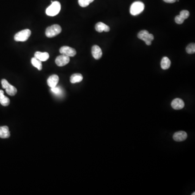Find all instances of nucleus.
Masks as SVG:
<instances>
[{
  "label": "nucleus",
  "instance_id": "obj_12",
  "mask_svg": "<svg viewBox=\"0 0 195 195\" xmlns=\"http://www.w3.org/2000/svg\"><path fill=\"white\" fill-rule=\"evenodd\" d=\"M59 78L57 75L53 74L50 76L47 80V84L50 88L56 87L59 83Z\"/></svg>",
  "mask_w": 195,
  "mask_h": 195
},
{
  "label": "nucleus",
  "instance_id": "obj_9",
  "mask_svg": "<svg viewBox=\"0 0 195 195\" xmlns=\"http://www.w3.org/2000/svg\"><path fill=\"white\" fill-rule=\"evenodd\" d=\"M184 102L179 98L174 99L171 102V106L174 110H181L184 107Z\"/></svg>",
  "mask_w": 195,
  "mask_h": 195
},
{
  "label": "nucleus",
  "instance_id": "obj_6",
  "mask_svg": "<svg viewBox=\"0 0 195 195\" xmlns=\"http://www.w3.org/2000/svg\"><path fill=\"white\" fill-rule=\"evenodd\" d=\"M2 87L6 89L7 93L11 96H14L17 94V89L9 83L6 79H2L1 81Z\"/></svg>",
  "mask_w": 195,
  "mask_h": 195
},
{
  "label": "nucleus",
  "instance_id": "obj_13",
  "mask_svg": "<svg viewBox=\"0 0 195 195\" xmlns=\"http://www.w3.org/2000/svg\"><path fill=\"white\" fill-rule=\"evenodd\" d=\"M34 57L41 61H46L50 58V55L47 52H36L34 54Z\"/></svg>",
  "mask_w": 195,
  "mask_h": 195
},
{
  "label": "nucleus",
  "instance_id": "obj_7",
  "mask_svg": "<svg viewBox=\"0 0 195 195\" xmlns=\"http://www.w3.org/2000/svg\"><path fill=\"white\" fill-rule=\"evenodd\" d=\"M59 51L61 54H64L69 57H73L77 54V52L75 49L69 46H63L61 47Z\"/></svg>",
  "mask_w": 195,
  "mask_h": 195
},
{
  "label": "nucleus",
  "instance_id": "obj_16",
  "mask_svg": "<svg viewBox=\"0 0 195 195\" xmlns=\"http://www.w3.org/2000/svg\"><path fill=\"white\" fill-rule=\"evenodd\" d=\"M0 103L2 106H8L10 104V100L8 98L4 95V92L0 90Z\"/></svg>",
  "mask_w": 195,
  "mask_h": 195
},
{
  "label": "nucleus",
  "instance_id": "obj_19",
  "mask_svg": "<svg viewBox=\"0 0 195 195\" xmlns=\"http://www.w3.org/2000/svg\"><path fill=\"white\" fill-rule=\"evenodd\" d=\"M31 64L33 65L34 66L38 69L39 71H41L42 69V64L41 61H40L39 59H37L36 58H32L31 59Z\"/></svg>",
  "mask_w": 195,
  "mask_h": 195
},
{
  "label": "nucleus",
  "instance_id": "obj_26",
  "mask_svg": "<svg viewBox=\"0 0 195 195\" xmlns=\"http://www.w3.org/2000/svg\"><path fill=\"white\" fill-rule=\"evenodd\" d=\"M195 193H193V194H192V195H195Z\"/></svg>",
  "mask_w": 195,
  "mask_h": 195
},
{
  "label": "nucleus",
  "instance_id": "obj_25",
  "mask_svg": "<svg viewBox=\"0 0 195 195\" xmlns=\"http://www.w3.org/2000/svg\"><path fill=\"white\" fill-rule=\"evenodd\" d=\"M163 1L164 2L169 3H173L176 1V0H163Z\"/></svg>",
  "mask_w": 195,
  "mask_h": 195
},
{
  "label": "nucleus",
  "instance_id": "obj_14",
  "mask_svg": "<svg viewBox=\"0 0 195 195\" xmlns=\"http://www.w3.org/2000/svg\"><path fill=\"white\" fill-rule=\"evenodd\" d=\"M95 29L98 32L102 33V31H105V32H108L110 31V28L109 26L107 25H105V23L102 22H98L96 24L95 26Z\"/></svg>",
  "mask_w": 195,
  "mask_h": 195
},
{
  "label": "nucleus",
  "instance_id": "obj_4",
  "mask_svg": "<svg viewBox=\"0 0 195 195\" xmlns=\"http://www.w3.org/2000/svg\"><path fill=\"white\" fill-rule=\"evenodd\" d=\"M137 36L139 39L145 42L148 46L151 45V42L154 40V36L152 34H150L149 31L145 30L139 31Z\"/></svg>",
  "mask_w": 195,
  "mask_h": 195
},
{
  "label": "nucleus",
  "instance_id": "obj_17",
  "mask_svg": "<svg viewBox=\"0 0 195 195\" xmlns=\"http://www.w3.org/2000/svg\"><path fill=\"white\" fill-rule=\"evenodd\" d=\"M160 64L162 69L164 70H166L170 68L171 66V61L168 57L165 56L162 59Z\"/></svg>",
  "mask_w": 195,
  "mask_h": 195
},
{
  "label": "nucleus",
  "instance_id": "obj_20",
  "mask_svg": "<svg viewBox=\"0 0 195 195\" xmlns=\"http://www.w3.org/2000/svg\"><path fill=\"white\" fill-rule=\"evenodd\" d=\"M94 0H78V3L81 7H86Z\"/></svg>",
  "mask_w": 195,
  "mask_h": 195
},
{
  "label": "nucleus",
  "instance_id": "obj_2",
  "mask_svg": "<svg viewBox=\"0 0 195 195\" xmlns=\"http://www.w3.org/2000/svg\"><path fill=\"white\" fill-rule=\"evenodd\" d=\"M145 8V6L143 2L136 1L133 2L130 7V13L132 15L136 16L143 12Z\"/></svg>",
  "mask_w": 195,
  "mask_h": 195
},
{
  "label": "nucleus",
  "instance_id": "obj_10",
  "mask_svg": "<svg viewBox=\"0 0 195 195\" xmlns=\"http://www.w3.org/2000/svg\"><path fill=\"white\" fill-rule=\"evenodd\" d=\"M188 137L187 133L184 131H178L174 133L173 138L176 141H182L187 139Z\"/></svg>",
  "mask_w": 195,
  "mask_h": 195
},
{
  "label": "nucleus",
  "instance_id": "obj_1",
  "mask_svg": "<svg viewBox=\"0 0 195 195\" xmlns=\"http://www.w3.org/2000/svg\"><path fill=\"white\" fill-rule=\"evenodd\" d=\"M61 9V4L58 1L52 2V4L48 7L46 11V14L50 17H54L58 14Z\"/></svg>",
  "mask_w": 195,
  "mask_h": 195
},
{
  "label": "nucleus",
  "instance_id": "obj_5",
  "mask_svg": "<svg viewBox=\"0 0 195 195\" xmlns=\"http://www.w3.org/2000/svg\"><path fill=\"white\" fill-rule=\"evenodd\" d=\"M31 35V31L29 29H24L15 35L14 40L16 41H26L28 39Z\"/></svg>",
  "mask_w": 195,
  "mask_h": 195
},
{
  "label": "nucleus",
  "instance_id": "obj_23",
  "mask_svg": "<svg viewBox=\"0 0 195 195\" xmlns=\"http://www.w3.org/2000/svg\"><path fill=\"white\" fill-rule=\"evenodd\" d=\"M179 15L182 17H183L184 20H185V19H188L189 17L190 12H189V11H187V10H183L180 12Z\"/></svg>",
  "mask_w": 195,
  "mask_h": 195
},
{
  "label": "nucleus",
  "instance_id": "obj_18",
  "mask_svg": "<svg viewBox=\"0 0 195 195\" xmlns=\"http://www.w3.org/2000/svg\"><path fill=\"white\" fill-rule=\"evenodd\" d=\"M83 79V77L81 74L79 73H76L72 75L70 78V81L71 83H75L81 82Z\"/></svg>",
  "mask_w": 195,
  "mask_h": 195
},
{
  "label": "nucleus",
  "instance_id": "obj_21",
  "mask_svg": "<svg viewBox=\"0 0 195 195\" xmlns=\"http://www.w3.org/2000/svg\"><path fill=\"white\" fill-rule=\"evenodd\" d=\"M186 51L188 54H193L195 52V45L194 43L189 44L186 48Z\"/></svg>",
  "mask_w": 195,
  "mask_h": 195
},
{
  "label": "nucleus",
  "instance_id": "obj_24",
  "mask_svg": "<svg viewBox=\"0 0 195 195\" xmlns=\"http://www.w3.org/2000/svg\"><path fill=\"white\" fill-rule=\"evenodd\" d=\"M174 20H175L176 23L178 24V25H181V24H182V23L184 22V19H183V17H182L179 15H177V16L175 17Z\"/></svg>",
  "mask_w": 195,
  "mask_h": 195
},
{
  "label": "nucleus",
  "instance_id": "obj_11",
  "mask_svg": "<svg viewBox=\"0 0 195 195\" xmlns=\"http://www.w3.org/2000/svg\"><path fill=\"white\" fill-rule=\"evenodd\" d=\"M92 54L94 58L98 60L102 58V53L101 48L97 45H94L92 48Z\"/></svg>",
  "mask_w": 195,
  "mask_h": 195
},
{
  "label": "nucleus",
  "instance_id": "obj_22",
  "mask_svg": "<svg viewBox=\"0 0 195 195\" xmlns=\"http://www.w3.org/2000/svg\"><path fill=\"white\" fill-rule=\"evenodd\" d=\"M51 91L53 93L56 94V96H61L62 93L61 88L60 87H57V86L56 87L51 88Z\"/></svg>",
  "mask_w": 195,
  "mask_h": 195
},
{
  "label": "nucleus",
  "instance_id": "obj_15",
  "mask_svg": "<svg viewBox=\"0 0 195 195\" xmlns=\"http://www.w3.org/2000/svg\"><path fill=\"white\" fill-rule=\"evenodd\" d=\"M11 134L9 130L8 127L7 126L0 127V138L5 139L8 138L10 137Z\"/></svg>",
  "mask_w": 195,
  "mask_h": 195
},
{
  "label": "nucleus",
  "instance_id": "obj_8",
  "mask_svg": "<svg viewBox=\"0 0 195 195\" xmlns=\"http://www.w3.org/2000/svg\"><path fill=\"white\" fill-rule=\"evenodd\" d=\"M70 60L69 57L64 54H61L60 56H58L55 59L56 64L59 67L64 66L69 64Z\"/></svg>",
  "mask_w": 195,
  "mask_h": 195
},
{
  "label": "nucleus",
  "instance_id": "obj_3",
  "mask_svg": "<svg viewBox=\"0 0 195 195\" xmlns=\"http://www.w3.org/2000/svg\"><path fill=\"white\" fill-rule=\"evenodd\" d=\"M62 31L61 27L58 25H53L48 27L46 30V36L47 37H53L58 36Z\"/></svg>",
  "mask_w": 195,
  "mask_h": 195
}]
</instances>
